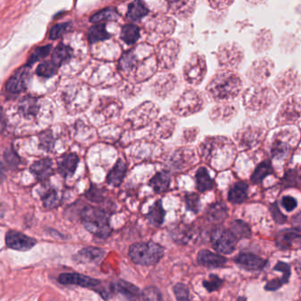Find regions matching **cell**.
I'll use <instances>...</instances> for the list:
<instances>
[{
  "instance_id": "1",
  "label": "cell",
  "mask_w": 301,
  "mask_h": 301,
  "mask_svg": "<svg viewBox=\"0 0 301 301\" xmlns=\"http://www.w3.org/2000/svg\"><path fill=\"white\" fill-rule=\"evenodd\" d=\"M242 88L240 77L232 72H222L213 78L208 86V92L214 100L226 101L239 95Z\"/></svg>"
},
{
  "instance_id": "2",
  "label": "cell",
  "mask_w": 301,
  "mask_h": 301,
  "mask_svg": "<svg viewBox=\"0 0 301 301\" xmlns=\"http://www.w3.org/2000/svg\"><path fill=\"white\" fill-rule=\"evenodd\" d=\"M81 221L87 231L99 238H107L112 233L109 216L103 209L87 206L81 210Z\"/></svg>"
},
{
  "instance_id": "3",
  "label": "cell",
  "mask_w": 301,
  "mask_h": 301,
  "mask_svg": "<svg viewBox=\"0 0 301 301\" xmlns=\"http://www.w3.org/2000/svg\"><path fill=\"white\" fill-rule=\"evenodd\" d=\"M128 255L132 262L137 265L154 266L164 255V248L154 242H142L132 245Z\"/></svg>"
},
{
  "instance_id": "4",
  "label": "cell",
  "mask_w": 301,
  "mask_h": 301,
  "mask_svg": "<svg viewBox=\"0 0 301 301\" xmlns=\"http://www.w3.org/2000/svg\"><path fill=\"white\" fill-rule=\"evenodd\" d=\"M203 97L198 91H186L173 105V111L179 116L186 117L200 112L203 108Z\"/></svg>"
},
{
  "instance_id": "5",
  "label": "cell",
  "mask_w": 301,
  "mask_h": 301,
  "mask_svg": "<svg viewBox=\"0 0 301 301\" xmlns=\"http://www.w3.org/2000/svg\"><path fill=\"white\" fill-rule=\"evenodd\" d=\"M206 70L204 56L193 53L189 60L186 62L184 68L185 81L193 85L200 84L206 74Z\"/></svg>"
},
{
  "instance_id": "6",
  "label": "cell",
  "mask_w": 301,
  "mask_h": 301,
  "mask_svg": "<svg viewBox=\"0 0 301 301\" xmlns=\"http://www.w3.org/2000/svg\"><path fill=\"white\" fill-rule=\"evenodd\" d=\"M237 238L230 230L224 228H216L211 232V243L216 252L230 255L235 250Z\"/></svg>"
},
{
  "instance_id": "7",
  "label": "cell",
  "mask_w": 301,
  "mask_h": 301,
  "mask_svg": "<svg viewBox=\"0 0 301 301\" xmlns=\"http://www.w3.org/2000/svg\"><path fill=\"white\" fill-rule=\"evenodd\" d=\"M58 281L64 286H81L83 288L94 290L97 293L103 286V283L100 280L79 273H63L59 275Z\"/></svg>"
},
{
  "instance_id": "8",
  "label": "cell",
  "mask_w": 301,
  "mask_h": 301,
  "mask_svg": "<svg viewBox=\"0 0 301 301\" xmlns=\"http://www.w3.org/2000/svg\"><path fill=\"white\" fill-rule=\"evenodd\" d=\"M179 44L177 41L170 40L159 47V67L162 69L172 68L178 60Z\"/></svg>"
},
{
  "instance_id": "9",
  "label": "cell",
  "mask_w": 301,
  "mask_h": 301,
  "mask_svg": "<svg viewBox=\"0 0 301 301\" xmlns=\"http://www.w3.org/2000/svg\"><path fill=\"white\" fill-rule=\"evenodd\" d=\"M218 59L222 66L236 68L243 60V51L235 43H225L219 49Z\"/></svg>"
},
{
  "instance_id": "10",
  "label": "cell",
  "mask_w": 301,
  "mask_h": 301,
  "mask_svg": "<svg viewBox=\"0 0 301 301\" xmlns=\"http://www.w3.org/2000/svg\"><path fill=\"white\" fill-rule=\"evenodd\" d=\"M275 95L269 89H259L249 95L246 101L247 108L253 112H263L273 102Z\"/></svg>"
},
{
  "instance_id": "11",
  "label": "cell",
  "mask_w": 301,
  "mask_h": 301,
  "mask_svg": "<svg viewBox=\"0 0 301 301\" xmlns=\"http://www.w3.org/2000/svg\"><path fill=\"white\" fill-rule=\"evenodd\" d=\"M37 243V241L24 234L22 232L11 230L6 232L5 244L9 248L16 251L26 252L32 249Z\"/></svg>"
},
{
  "instance_id": "12",
  "label": "cell",
  "mask_w": 301,
  "mask_h": 301,
  "mask_svg": "<svg viewBox=\"0 0 301 301\" xmlns=\"http://www.w3.org/2000/svg\"><path fill=\"white\" fill-rule=\"evenodd\" d=\"M28 66H24L16 71L15 74L6 83V90L10 93H19L27 89L30 80V71Z\"/></svg>"
},
{
  "instance_id": "13",
  "label": "cell",
  "mask_w": 301,
  "mask_h": 301,
  "mask_svg": "<svg viewBox=\"0 0 301 301\" xmlns=\"http://www.w3.org/2000/svg\"><path fill=\"white\" fill-rule=\"evenodd\" d=\"M273 64L269 59H260L255 61L248 72V76L255 82H263L271 76Z\"/></svg>"
},
{
  "instance_id": "14",
  "label": "cell",
  "mask_w": 301,
  "mask_h": 301,
  "mask_svg": "<svg viewBox=\"0 0 301 301\" xmlns=\"http://www.w3.org/2000/svg\"><path fill=\"white\" fill-rule=\"evenodd\" d=\"M134 113V123L136 128H141L154 120L157 115V109L155 105L151 103H145L135 110Z\"/></svg>"
},
{
  "instance_id": "15",
  "label": "cell",
  "mask_w": 301,
  "mask_h": 301,
  "mask_svg": "<svg viewBox=\"0 0 301 301\" xmlns=\"http://www.w3.org/2000/svg\"><path fill=\"white\" fill-rule=\"evenodd\" d=\"M235 262L239 266L247 271H261L266 265L267 262L258 255L251 253H242L236 257Z\"/></svg>"
},
{
  "instance_id": "16",
  "label": "cell",
  "mask_w": 301,
  "mask_h": 301,
  "mask_svg": "<svg viewBox=\"0 0 301 301\" xmlns=\"http://www.w3.org/2000/svg\"><path fill=\"white\" fill-rule=\"evenodd\" d=\"M197 262L201 266L216 269L224 267L227 263V259L209 250H201L197 255Z\"/></svg>"
},
{
  "instance_id": "17",
  "label": "cell",
  "mask_w": 301,
  "mask_h": 301,
  "mask_svg": "<svg viewBox=\"0 0 301 301\" xmlns=\"http://www.w3.org/2000/svg\"><path fill=\"white\" fill-rule=\"evenodd\" d=\"M113 292L121 294L129 301H138L142 299V293L137 286L131 283L119 280L112 285Z\"/></svg>"
},
{
  "instance_id": "18",
  "label": "cell",
  "mask_w": 301,
  "mask_h": 301,
  "mask_svg": "<svg viewBox=\"0 0 301 301\" xmlns=\"http://www.w3.org/2000/svg\"><path fill=\"white\" fill-rule=\"evenodd\" d=\"M301 238V230L300 228L286 229L278 233L276 237V243L280 249L287 250L293 247L295 240Z\"/></svg>"
},
{
  "instance_id": "19",
  "label": "cell",
  "mask_w": 301,
  "mask_h": 301,
  "mask_svg": "<svg viewBox=\"0 0 301 301\" xmlns=\"http://www.w3.org/2000/svg\"><path fill=\"white\" fill-rule=\"evenodd\" d=\"M105 252L104 249L99 247H89L82 248L78 253V261L81 263H100L105 257Z\"/></svg>"
},
{
  "instance_id": "20",
  "label": "cell",
  "mask_w": 301,
  "mask_h": 301,
  "mask_svg": "<svg viewBox=\"0 0 301 301\" xmlns=\"http://www.w3.org/2000/svg\"><path fill=\"white\" fill-rule=\"evenodd\" d=\"M78 162H79V157L76 154H66L58 163L59 173L65 178L72 176L77 168Z\"/></svg>"
},
{
  "instance_id": "21",
  "label": "cell",
  "mask_w": 301,
  "mask_h": 301,
  "mask_svg": "<svg viewBox=\"0 0 301 301\" xmlns=\"http://www.w3.org/2000/svg\"><path fill=\"white\" fill-rule=\"evenodd\" d=\"M31 171L39 180H45L53 172L52 163L49 159L39 160L31 166Z\"/></svg>"
},
{
  "instance_id": "22",
  "label": "cell",
  "mask_w": 301,
  "mask_h": 301,
  "mask_svg": "<svg viewBox=\"0 0 301 301\" xmlns=\"http://www.w3.org/2000/svg\"><path fill=\"white\" fill-rule=\"evenodd\" d=\"M247 191L248 185L246 183L238 182L231 187L228 194V199L232 203L240 204L247 200Z\"/></svg>"
},
{
  "instance_id": "23",
  "label": "cell",
  "mask_w": 301,
  "mask_h": 301,
  "mask_svg": "<svg viewBox=\"0 0 301 301\" xmlns=\"http://www.w3.org/2000/svg\"><path fill=\"white\" fill-rule=\"evenodd\" d=\"M127 164L124 162L123 160L120 159L116 165L114 166V168L112 169L108 177H107V182L110 185L113 186H119L121 185V183L123 182L124 178L127 173Z\"/></svg>"
},
{
  "instance_id": "24",
  "label": "cell",
  "mask_w": 301,
  "mask_h": 301,
  "mask_svg": "<svg viewBox=\"0 0 301 301\" xmlns=\"http://www.w3.org/2000/svg\"><path fill=\"white\" fill-rule=\"evenodd\" d=\"M170 184V176L167 171H160L150 180L151 187L156 193H164L169 188Z\"/></svg>"
},
{
  "instance_id": "25",
  "label": "cell",
  "mask_w": 301,
  "mask_h": 301,
  "mask_svg": "<svg viewBox=\"0 0 301 301\" xmlns=\"http://www.w3.org/2000/svg\"><path fill=\"white\" fill-rule=\"evenodd\" d=\"M165 211L162 208V201H157L151 207L147 214V219L152 225L159 227L164 221Z\"/></svg>"
},
{
  "instance_id": "26",
  "label": "cell",
  "mask_w": 301,
  "mask_h": 301,
  "mask_svg": "<svg viewBox=\"0 0 301 301\" xmlns=\"http://www.w3.org/2000/svg\"><path fill=\"white\" fill-rule=\"evenodd\" d=\"M72 54L73 50L69 46L60 44L53 51L51 62L58 68L72 58Z\"/></svg>"
},
{
  "instance_id": "27",
  "label": "cell",
  "mask_w": 301,
  "mask_h": 301,
  "mask_svg": "<svg viewBox=\"0 0 301 301\" xmlns=\"http://www.w3.org/2000/svg\"><path fill=\"white\" fill-rule=\"evenodd\" d=\"M197 189L201 193L212 189L214 187V181L210 178L208 170L205 168H200L197 170L196 175Z\"/></svg>"
},
{
  "instance_id": "28",
  "label": "cell",
  "mask_w": 301,
  "mask_h": 301,
  "mask_svg": "<svg viewBox=\"0 0 301 301\" xmlns=\"http://www.w3.org/2000/svg\"><path fill=\"white\" fill-rule=\"evenodd\" d=\"M149 13V9L142 1H134L128 6V18L133 21H137Z\"/></svg>"
},
{
  "instance_id": "29",
  "label": "cell",
  "mask_w": 301,
  "mask_h": 301,
  "mask_svg": "<svg viewBox=\"0 0 301 301\" xmlns=\"http://www.w3.org/2000/svg\"><path fill=\"white\" fill-rule=\"evenodd\" d=\"M170 8L172 12L179 18H185L193 13V7L195 2L193 1H178V2H170Z\"/></svg>"
},
{
  "instance_id": "30",
  "label": "cell",
  "mask_w": 301,
  "mask_h": 301,
  "mask_svg": "<svg viewBox=\"0 0 301 301\" xmlns=\"http://www.w3.org/2000/svg\"><path fill=\"white\" fill-rule=\"evenodd\" d=\"M273 172V168L270 161H263L255 169L254 173L252 174L251 181L255 184H258L263 181L267 176Z\"/></svg>"
},
{
  "instance_id": "31",
  "label": "cell",
  "mask_w": 301,
  "mask_h": 301,
  "mask_svg": "<svg viewBox=\"0 0 301 301\" xmlns=\"http://www.w3.org/2000/svg\"><path fill=\"white\" fill-rule=\"evenodd\" d=\"M175 86V76L168 75L162 79H159L158 81L154 84V92L157 94L159 97H164L166 94L170 92Z\"/></svg>"
},
{
  "instance_id": "32",
  "label": "cell",
  "mask_w": 301,
  "mask_h": 301,
  "mask_svg": "<svg viewBox=\"0 0 301 301\" xmlns=\"http://www.w3.org/2000/svg\"><path fill=\"white\" fill-rule=\"evenodd\" d=\"M139 38V27L133 24H128V25L124 26L122 31H121V39L125 43L132 45V44H135Z\"/></svg>"
},
{
  "instance_id": "33",
  "label": "cell",
  "mask_w": 301,
  "mask_h": 301,
  "mask_svg": "<svg viewBox=\"0 0 301 301\" xmlns=\"http://www.w3.org/2000/svg\"><path fill=\"white\" fill-rule=\"evenodd\" d=\"M111 35L105 29V24H98L90 27L89 30V40L91 43H97L110 38Z\"/></svg>"
},
{
  "instance_id": "34",
  "label": "cell",
  "mask_w": 301,
  "mask_h": 301,
  "mask_svg": "<svg viewBox=\"0 0 301 301\" xmlns=\"http://www.w3.org/2000/svg\"><path fill=\"white\" fill-rule=\"evenodd\" d=\"M231 232L235 236L237 240L243 238H250L252 235L251 229L248 224L241 220H235L231 224Z\"/></svg>"
},
{
  "instance_id": "35",
  "label": "cell",
  "mask_w": 301,
  "mask_h": 301,
  "mask_svg": "<svg viewBox=\"0 0 301 301\" xmlns=\"http://www.w3.org/2000/svg\"><path fill=\"white\" fill-rule=\"evenodd\" d=\"M236 108L231 105H221L220 107L213 109L211 112V118L213 120H232L235 115Z\"/></svg>"
},
{
  "instance_id": "36",
  "label": "cell",
  "mask_w": 301,
  "mask_h": 301,
  "mask_svg": "<svg viewBox=\"0 0 301 301\" xmlns=\"http://www.w3.org/2000/svg\"><path fill=\"white\" fill-rule=\"evenodd\" d=\"M19 108L25 116H34L38 112L37 101L33 97H25L23 100L20 101Z\"/></svg>"
},
{
  "instance_id": "37",
  "label": "cell",
  "mask_w": 301,
  "mask_h": 301,
  "mask_svg": "<svg viewBox=\"0 0 301 301\" xmlns=\"http://www.w3.org/2000/svg\"><path fill=\"white\" fill-rule=\"evenodd\" d=\"M119 17V13L117 12L114 8H106L102 10L100 12H97L95 15L91 17V22L97 23L101 21H106V20H114Z\"/></svg>"
},
{
  "instance_id": "38",
  "label": "cell",
  "mask_w": 301,
  "mask_h": 301,
  "mask_svg": "<svg viewBox=\"0 0 301 301\" xmlns=\"http://www.w3.org/2000/svg\"><path fill=\"white\" fill-rule=\"evenodd\" d=\"M227 217V209L222 203L212 205L209 209V218L213 222L223 221Z\"/></svg>"
},
{
  "instance_id": "39",
  "label": "cell",
  "mask_w": 301,
  "mask_h": 301,
  "mask_svg": "<svg viewBox=\"0 0 301 301\" xmlns=\"http://www.w3.org/2000/svg\"><path fill=\"white\" fill-rule=\"evenodd\" d=\"M43 206L48 209L57 207L60 202V197L56 190H48L42 195Z\"/></svg>"
},
{
  "instance_id": "40",
  "label": "cell",
  "mask_w": 301,
  "mask_h": 301,
  "mask_svg": "<svg viewBox=\"0 0 301 301\" xmlns=\"http://www.w3.org/2000/svg\"><path fill=\"white\" fill-rule=\"evenodd\" d=\"M50 50H51V45H46V46L38 47L36 48L33 53L30 55L28 58V61L27 62V66L34 65L35 62L39 61L43 58H45L47 55H49Z\"/></svg>"
},
{
  "instance_id": "41",
  "label": "cell",
  "mask_w": 301,
  "mask_h": 301,
  "mask_svg": "<svg viewBox=\"0 0 301 301\" xmlns=\"http://www.w3.org/2000/svg\"><path fill=\"white\" fill-rule=\"evenodd\" d=\"M57 70H58V67L55 66L52 62L45 61L42 63L41 65H39L36 69V74L41 77L49 78L54 75Z\"/></svg>"
},
{
  "instance_id": "42",
  "label": "cell",
  "mask_w": 301,
  "mask_h": 301,
  "mask_svg": "<svg viewBox=\"0 0 301 301\" xmlns=\"http://www.w3.org/2000/svg\"><path fill=\"white\" fill-rule=\"evenodd\" d=\"M294 76H295V74L294 75V74H292L291 72H289V74H288V80H287V73L283 74L281 76L279 75L278 82H277L278 89L285 93H287V91L293 89L294 84L295 85V83H294Z\"/></svg>"
},
{
  "instance_id": "43",
  "label": "cell",
  "mask_w": 301,
  "mask_h": 301,
  "mask_svg": "<svg viewBox=\"0 0 301 301\" xmlns=\"http://www.w3.org/2000/svg\"><path fill=\"white\" fill-rule=\"evenodd\" d=\"M143 301H163L162 294L156 287L149 286L142 293Z\"/></svg>"
},
{
  "instance_id": "44",
  "label": "cell",
  "mask_w": 301,
  "mask_h": 301,
  "mask_svg": "<svg viewBox=\"0 0 301 301\" xmlns=\"http://www.w3.org/2000/svg\"><path fill=\"white\" fill-rule=\"evenodd\" d=\"M173 293L177 301H191L189 297V289L185 284L177 283L173 286Z\"/></svg>"
},
{
  "instance_id": "45",
  "label": "cell",
  "mask_w": 301,
  "mask_h": 301,
  "mask_svg": "<svg viewBox=\"0 0 301 301\" xmlns=\"http://www.w3.org/2000/svg\"><path fill=\"white\" fill-rule=\"evenodd\" d=\"M175 120H169L165 118L162 119V121L159 123L158 134L159 136L163 138L169 137L171 135V133L175 129Z\"/></svg>"
},
{
  "instance_id": "46",
  "label": "cell",
  "mask_w": 301,
  "mask_h": 301,
  "mask_svg": "<svg viewBox=\"0 0 301 301\" xmlns=\"http://www.w3.org/2000/svg\"><path fill=\"white\" fill-rule=\"evenodd\" d=\"M136 66V56L132 51H128L124 54L120 60V67L125 72H131Z\"/></svg>"
},
{
  "instance_id": "47",
  "label": "cell",
  "mask_w": 301,
  "mask_h": 301,
  "mask_svg": "<svg viewBox=\"0 0 301 301\" xmlns=\"http://www.w3.org/2000/svg\"><path fill=\"white\" fill-rule=\"evenodd\" d=\"M223 284H224V280L218 278L216 275H210L209 280H205L202 283L205 289L207 290L209 293H213L215 291H217L221 286H223Z\"/></svg>"
},
{
  "instance_id": "48",
  "label": "cell",
  "mask_w": 301,
  "mask_h": 301,
  "mask_svg": "<svg viewBox=\"0 0 301 301\" xmlns=\"http://www.w3.org/2000/svg\"><path fill=\"white\" fill-rule=\"evenodd\" d=\"M185 205L186 209L193 213H198L200 210V197L196 193H189L185 195Z\"/></svg>"
},
{
  "instance_id": "49",
  "label": "cell",
  "mask_w": 301,
  "mask_h": 301,
  "mask_svg": "<svg viewBox=\"0 0 301 301\" xmlns=\"http://www.w3.org/2000/svg\"><path fill=\"white\" fill-rule=\"evenodd\" d=\"M240 140L242 141L244 145H247L248 147L254 146V143H257L259 140L258 132L255 130H246L244 134L240 135Z\"/></svg>"
},
{
  "instance_id": "50",
  "label": "cell",
  "mask_w": 301,
  "mask_h": 301,
  "mask_svg": "<svg viewBox=\"0 0 301 301\" xmlns=\"http://www.w3.org/2000/svg\"><path fill=\"white\" fill-rule=\"evenodd\" d=\"M70 23L56 24L51 27L50 32V37L51 39H58L64 35L69 29Z\"/></svg>"
},
{
  "instance_id": "51",
  "label": "cell",
  "mask_w": 301,
  "mask_h": 301,
  "mask_svg": "<svg viewBox=\"0 0 301 301\" xmlns=\"http://www.w3.org/2000/svg\"><path fill=\"white\" fill-rule=\"evenodd\" d=\"M274 271H281L283 272L282 282L286 285L289 282L290 277H291V267L289 264L283 262H278L277 265L274 267Z\"/></svg>"
},
{
  "instance_id": "52",
  "label": "cell",
  "mask_w": 301,
  "mask_h": 301,
  "mask_svg": "<svg viewBox=\"0 0 301 301\" xmlns=\"http://www.w3.org/2000/svg\"><path fill=\"white\" fill-rule=\"evenodd\" d=\"M288 153V146L286 143L276 142L272 147V154L274 157H282Z\"/></svg>"
},
{
  "instance_id": "53",
  "label": "cell",
  "mask_w": 301,
  "mask_h": 301,
  "mask_svg": "<svg viewBox=\"0 0 301 301\" xmlns=\"http://www.w3.org/2000/svg\"><path fill=\"white\" fill-rule=\"evenodd\" d=\"M40 143H41V147L43 148V150H50L54 144V140L51 133L50 132L43 133L40 137Z\"/></svg>"
},
{
  "instance_id": "54",
  "label": "cell",
  "mask_w": 301,
  "mask_h": 301,
  "mask_svg": "<svg viewBox=\"0 0 301 301\" xmlns=\"http://www.w3.org/2000/svg\"><path fill=\"white\" fill-rule=\"evenodd\" d=\"M4 160L7 162V164L14 168L19 163V157L16 154L15 151L12 149H8L4 152Z\"/></svg>"
},
{
  "instance_id": "55",
  "label": "cell",
  "mask_w": 301,
  "mask_h": 301,
  "mask_svg": "<svg viewBox=\"0 0 301 301\" xmlns=\"http://www.w3.org/2000/svg\"><path fill=\"white\" fill-rule=\"evenodd\" d=\"M271 212L272 214L273 218H274V220L278 224H284L287 220V217L285 215H283L282 212L279 210V208H278L277 203L271 205Z\"/></svg>"
},
{
  "instance_id": "56",
  "label": "cell",
  "mask_w": 301,
  "mask_h": 301,
  "mask_svg": "<svg viewBox=\"0 0 301 301\" xmlns=\"http://www.w3.org/2000/svg\"><path fill=\"white\" fill-rule=\"evenodd\" d=\"M282 206L288 212L294 211L297 208L298 202L296 199L292 196H285L282 199Z\"/></svg>"
},
{
  "instance_id": "57",
  "label": "cell",
  "mask_w": 301,
  "mask_h": 301,
  "mask_svg": "<svg viewBox=\"0 0 301 301\" xmlns=\"http://www.w3.org/2000/svg\"><path fill=\"white\" fill-rule=\"evenodd\" d=\"M87 197L89 198V200L96 201V202H99L103 200V195H102L100 190L97 189L96 187H92L91 189L89 190L87 193Z\"/></svg>"
},
{
  "instance_id": "58",
  "label": "cell",
  "mask_w": 301,
  "mask_h": 301,
  "mask_svg": "<svg viewBox=\"0 0 301 301\" xmlns=\"http://www.w3.org/2000/svg\"><path fill=\"white\" fill-rule=\"evenodd\" d=\"M283 286H284V284H283L282 279L277 278V279L271 280V281L268 283L264 289L269 291V292H274V291H277L279 288H281Z\"/></svg>"
},
{
  "instance_id": "59",
  "label": "cell",
  "mask_w": 301,
  "mask_h": 301,
  "mask_svg": "<svg viewBox=\"0 0 301 301\" xmlns=\"http://www.w3.org/2000/svg\"><path fill=\"white\" fill-rule=\"evenodd\" d=\"M4 128H5V120H4V113L2 108H0V133L4 131Z\"/></svg>"
},
{
  "instance_id": "60",
  "label": "cell",
  "mask_w": 301,
  "mask_h": 301,
  "mask_svg": "<svg viewBox=\"0 0 301 301\" xmlns=\"http://www.w3.org/2000/svg\"><path fill=\"white\" fill-rule=\"evenodd\" d=\"M4 176V167L2 165V163L0 162V179L3 178Z\"/></svg>"
},
{
  "instance_id": "61",
  "label": "cell",
  "mask_w": 301,
  "mask_h": 301,
  "mask_svg": "<svg viewBox=\"0 0 301 301\" xmlns=\"http://www.w3.org/2000/svg\"><path fill=\"white\" fill-rule=\"evenodd\" d=\"M237 301H247V298L240 297V298H239V299H238V300H237Z\"/></svg>"
}]
</instances>
